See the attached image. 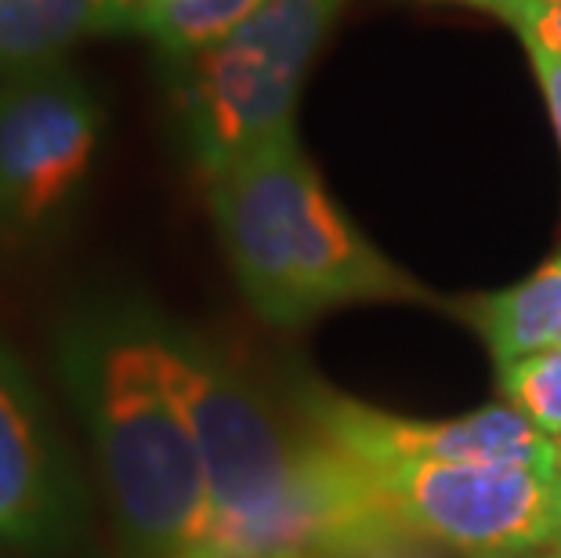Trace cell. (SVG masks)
Masks as SVG:
<instances>
[{
  "instance_id": "cell-12",
  "label": "cell",
  "mask_w": 561,
  "mask_h": 558,
  "mask_svg": "<svg viewBox=\"0 0 561 558\" xmlns=\"http://www.w3.org/2000/svg\"><path fill=\"white\" fill-rule=\"evenodd\" d=\"M496 388L507 407H515L533 429L561 443V349L496 371Z\"/></svg>"
},
{
  "instance_id": "cell-7",
  "label": "cell",
  "mask_w": 561,
  "mask_h": 558,
  "mask_svg": "<svg viewBox=\"0 0 561 558\" xmlns=\"http://www.w3.org/2000/svg\"><path fill=\"white\" fill-rule=\"evenodd\" d=\"M297 396H301V410L319 443L337 449L344 460L359 468L396 465V460L558 468L561 457V443L533 429L507 402H493V407L471 410L453 421H416L377 410L316 382L297 388Z\"/></svg>"
},
{
  "instance_id": "cell-2",
  "label": "cell",
  "mask_w": 561,
  "mask_h": 558,
  "mask_svg": "<svg viewBox=\"0 0 561 558\" xmlns=\"http://www.w3.org/2000/svg\"><path fill=\"white\" fill-rule=\"evenodd\" d=\"M55 366L99 457L130 558H188L210 544L207 468L149 338V305L94 298L62 319Z\"/></svg>"
},
{
  "instance_id": "cell-15",
  "label": "cell",
  "mask_w": 561,
  "mask_h": 558,
  "mask_svg": "<svg viewBox=\"0 0 561 558\" xmlns=\"http://www.w3.org/2000/svg\"><path fill=\"white\" fill-rule=\"evenodd\" d=\"M540 4H561V0H485L482 8L496 11L500 19H507V15H515V11H522V8H540Z\"/></svg>"
},
{
  "instance_id": "cell-19",
  "label": "cell",
  "mask_w": 561,
  "mask_h": 558,
  "mask_svg": "<svg viewBox=\"0 0 561 558\" xmlns=\"http://www.w3.org/2000/svg\"><path fill=\"white\" fill-rule=\"evenodd\" d=\"M547 551H551L554 558H561V537H558V540H554V544H551V548H547Z\"/></svg>"
},
{
  "instance_id": "cell-21",
  "label": "cell",
  "mask_w": 561,
  "mask_h": 558,
  "mask_svg": "<svg viewBox=\"0 0 561 558\" xmlns=\"http://www.w3.org/2000/svg\"><path fill=\"white\" fill-rule=\"evenodd\" d=\"M558 475H561V457H558Z\"/></svg>"
},
{
  "instance_id": "cell-6",
  "label": "cell",
  "mask_w": 561,
  "mask_h": 558,
  "mask_svg": "<svg viewBox=\"0 0 561 558\" xmlns=\"http://www.w3.org/2000/svg\"><path fill=\"white\" fill-rule=\"evenodd\" d=\"M102 130L94 91L62 62L0 84V240H33L69 215Z\"/></svg>"
},
{
  "instance_id": "cell-4",
  "label": "cell",
  "mask_w": 561,
  "mask_h": 558,
  "mask_svg": "<svg viewBox=\"0 0 561 558\" xmlns=\"http://www.w3.org/2000/svg\"><path fill=\"white\" fill-rule=\"evenodd\" d=\"M344 0H265L240 30L182 62L174 88L196 168L229 171L265 141L290 135L301 80Z\"/></svg>"
},
{
  "instance_id": "cell-20",
  "label": "cell",
  "mask_w": 561,
  "mask_h": 558,
  "mask_svg": "<svg viewBox=\"0 0 561 558\" xmlns=\"http://www.w3.org/2000/svg\"><path fill=\"white\" fill-rule=\"evenodd\" d=\"M463 4H474V8H482V4H485V0H463Z\"/></svg>"
},
{
  "instance_id": "cell-16",
  "label": "cell",
  "mask_w": 561,
  "mask_h": 558,
  "mask_svg": "<svg viewBox=\"0 0 561 558\" xmlns=\"http://www.w3.org/2000/svg\"><path fill=\"white\" fill-rule=\"evenodd\" d=\"M167 4H174V0H130V30H135V22L141 15H149V11H160Z\"/></svg>"
},
{
  "instance_id": "cell-9",
  "label": "cell",
  "mask_w": 561,
  "mask_h": 558,
  "mask_svg": "<svg viewBox=\"0 0 561 558\" xmlns=\"http://www.w3.org/2000/svg\"><path fill=\"white\" fill-rule=\"evenodd\" d=\"M453 312L482 338L496 371L561 349V251L504 291L457 301Z\"/></svg>"
},
{
  "instance_id": "cell-3",
  "label": "cell",
  "mask_w": 561,
  "mask_h": 558,
  "mask_svg": "<svg viewBox=\"0 0 561 558\" xmlns=\"http://www.w3.org/2000/svg\"><path fill=\"white\" fill-rule=\"evenodd\" d=\"M210 215L243 298L268 327L366 301H435L333 204L297 130L210 178Z\"/></svg>"
},
{
  "instance_id": "cell-5",
  "label": "cell",
  "mask_w": 561,
  "mask_h": 558,
  "mask_svg": "<svg viewBox=\"0 0 561 558\" xmlns=\"http://www.w3.org/2000/svg\"><path fill=\"white\" fill-rule=\"evenodd\" d=\"M359 471L399 529L449 548L471 555L533 551L561 537L558 468L396 460Z\"/></svg>"
},
{
  "instance_id": "cell-8",
  "label": "cell",
  "mask_w": 561,
  "mask_h": 558,
  "mask_svg": "<svg viewBox=\"0 0 561 558\" xmlns=\"http://www.w3.org/2000/svg\"><path fill=\"white\" fill-rule=\"evenodd\" d=\"M83 529V490L44 396L0 341V558H58Z\"/></svg>"
},
{
  "instance_id": "cell-11",
  "label": "cell",
  "mask_w": 561,
  "mask_h": 558,
  "mask_svg": "<svg viewBox=\"0 0 561 558\" xmlns=\"http://www.w3.org/2000/svg\"><path fill=\"white\" fill-rule=\"evenodd\" d=\"M261 4L265 0H174V4L141 15L130 33H146L163 58L185 62L225 41L232 30H240Z\"/></svg>"
},
{
  "instance_id": "cell-1",
  "label": "cell",
  "mask_w": 561,
  "mask_h": 558,
  "mask_svg": "<svg viewBox=\"0 0 561 558\" xmlns=\"http://www.w3.org/2000/svg\"><path fill=\"white\" fill-rule=\"evenodd\" d=\"M149 338L207 468V548L243 558H322L385 540L396 522L352 460L327 443L301 446L286 435L207 341L157 308H149Z\"/></svg>"
},
{
  "instance_id": "cell-10",
  "label": "cell",
  "mask_w": 561,
  "mask_h": 558,
  "mask_svg": "<svg viewBox=\"0 0 561 558\" xmlns=\"http://www.w3.org/2000/svg\"><path fill=\"white\" fill-rule=\"evenodd\" d=\"M130 30V0H0V77L55 66L80 41Z\"/></svg>"
},
{
  "instance_id": "cell-17",
  "label": "cell",
  "mask_w": 561,
  "mask_h": 558,
  "mask_svg": "<svg viewBox=\"0 0 561 558\" xmlns=\"http://www.w3.org/2000/svg\"><path fill=\"white\" fill-rule=\"evenodd\" d=\"M471 558H554L547 548H533V551H485V555H471Z\"/></svg>"
},
{
  "instance_id": "cell-13",
  "label": "cell",
  "mask_w": 561,
  "mask_h": 558,
  "mask_svg": "<svg viewBox=\"0 0 561 558\" xmlns=\"http://www.w3.org/2000/svg\"><path fill=\"white\" fill-rule=\"evenodd\" d=\"M507 22L522 33L525 44H540L547 52L561 55V4H540V8H522Z\"/></svg>"
},
{
  "instance_id": "cell-14",
  "label": "cell",
  "mask_w": 561,
  "mask_h": 558,
  "mask_svg": "<svg viewBox=\"0 0 561 558\" xmlns=\"http://www.w3.org/2000/svg\"><path fill=\"white\" fill-rule=\"evenodd\" d=\"M525 52H529V58H533L536 80H540L547 113H551V127H554V138H558V149H561V55L547 52V47H540V44H525Z\"/></svg>"
},
{
  "instance_id": "cell-18",
  "label": "cell",
  "mask_w": 561,
  "mask_h": 558,
  "mask_svg": "<svg viewBox=\"0 0 561 558\" xmlns=\"http://www.w3.org/2000/svg\"><path fill=\"white\" fill-rule=\"evenodd\" d=\"M188 558H243V555H229V551H214V548H203V551L188 555Z\"/></svg>"
}]
</instances>
